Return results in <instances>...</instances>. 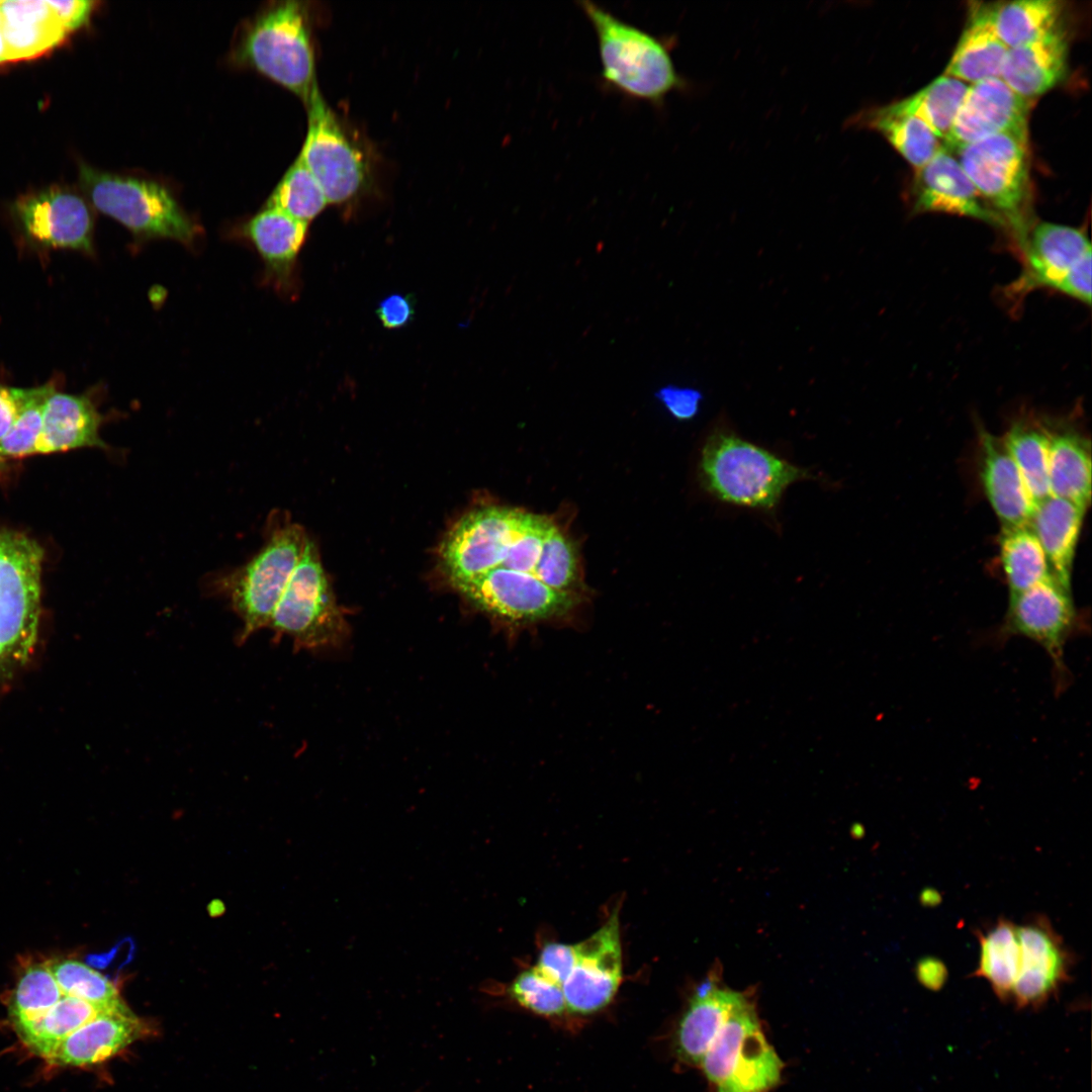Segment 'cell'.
I'll use <instances>...</instances> for the list:
<instances>
[{"label": "cell", "mask_w": 1092, "mask_h": 1092, "mask_svg": "<svg viewBox=\"0 0 1092 1092\" xmlns=\"http://www.w3.org/2000/svg\"><path fill=\"white\" fill-rule=\"evenodd\" d=\"M486 615L513 626L561 619L577 605L578 595L555 590L529 572L495 567L454 586Z\"/></svg>", "instance_id": "obj_11"}, {"label": "cell", "mask_w": 1092, "mask_h": 1092, "mask_svg": "<svg viewBox=\"0 0 1092 1092\" xmlns=\"http://www.w3.org/2000/svg\"><path fill=\"white\" fill-rule=\"evenodd\" d=\"M508 992L521 1006L543 1016H557L567 1010L562 985L536 966L521 972Z\"/></svg>", "instance_id": "obj_41"}, {"label": "cell", "mask_w": 1092, "mask_h": 1092, "mask_svg": "<svg viewBox=\"0 0 1092 1092\" xmlns=\"http://www.w3.org/2000/svg\"><path fill=\"white\" fill-rule=\"evenodd\" d=\"M977 936L980 956L974 976L987 980L1001 999L1011 997L1020 966L1018 926L1000 918Z\"/></svg>", "instance_id": "obj_33"}, {"label": "cell", "mask_w": 1092, "mask_h": 1092, "mask_svg": "<svg viewBox=\"0 0 1092 1092\" xmlns=\"http://www.w3.org/2000/svg\"><path fill=\"white\" fill-rule=\"evenodd\" d=\"M7 62L6 48L0 26V64Z\"/></svg>", "instance_id": "obj_48"}, {"label": "cell", "mask_w": 1092, "mask_h": 1092, "mask_svg": "<svg viewBox=\"0 0 1092 1092\" xmlns=\"http://www.w3.org/2000/svg\"><path fill=\"white\" fill-rule=\"evenodd\" d=\"M1086 510L1050 495L1038 503L1030 520L1053 575L1071 588V573Z\"/></svg>", "instance_id": "obj_26"}, {"label": "cell", "mask_w": 1092, "mask_h": 1092, "mask_svg": "<svg viewBox=\"0 0 1092 1092\" xmlns=\"http://www.w3.org/2000/svg\"><path fill=\"white\" fill-rule=\"evenodd\" d=\"M747 1001L736 991L719 988L708 978L695 990L675 1032L678 1059L700 1066L704 1056L733 1012Z\"/></svg>", "instance_id": "obj_21"}, {"label": "cell", "mask_w": 1092, "mask_h": 1092, "mask_svg": "<svg viewBox=\"0 0 1092 1092\" xmlns=\"http://www.w3.org/2000/svg\"><path fill=\"white\" fill-rule=\"evenodd\" d=\"M262 548L243 566L217 575L211 590L223 597L243 623L239 641L268 628L309 539L290 522L269 524Z\"/></svg>", "instance_id": "obj_4"}, {"label": "cell", "mask_w": 1092, "mask_h": 1092, "mask_svg": "<svg viewBox=\"0 0 1092 1092\" xmlns=\"http://www.w3.org/2000/svg\"><path fill=\"white\" fill-rule=\"evenodd\" d=\"M915 974L924 987L937 990L944 984L947 971L941 961L933 957H926L917 963Z\"/></svg>", "instance_id": "obj_47"}, {"label": "cell", "mask_w": 1092, "mask_h": 1092, "mask_svg": "<svg viewBox=\"0 0 1092 1092\" xmlns=\"http://www.w3.org/2000/svg\"><path fill=\"white\" fill-rule=\"evenodd\" d=\"M576 958V943L550 942L543 946L535 966L550 979L562 985L570 975Z\"/></svg>", "instance_id": "obj_42"}, {"label": "cell", "mask_w": 1092, "mask_h": 1092, "mask_svg": "<svg viewBox=\"0 0 1092 1092\" xmlns=\"http://www.w3.org/2000/svg\"><path fill=\"white\" fill-rule=\"evenodd\" d=\"M48 961L28 960L21 964L8 998V1017L13 1028L37 1020L62 998Z\"/></svg>", "instance_id": "obj_35"}, {"label": "cell", "mask_w": 1092, "mask_h": 1092, "mask_svg": "<svg viewBox=\"0 0 1092 1092\" xmlns=\"http://www.w3.org/2000/svg\"><path fill=\"white\" fill-rule=\"evenodd\" d=\"M526 512L484 507L463 516L443 540L440 564L453 587L497 567Z\"/></svg>", "instance_id": "obj_13"}, {"label": "cell", "mask_w": 1092, "mask_h": 1092, "mask_svg": "<svg viewBox=\"0 0 1092 1092\" xmlns=\"http://www.w3.org/2000/svg\"><path fill=\"white\" fill-rule=\"evenodd\" d=\"M47 961L65 995L103 1007H113L122 1002L115 985L86 964L70 958H54Z\"/></svg>", "instance_id": "obj_38"}, {"label": "cell", "mask_w": 1092, "mask_h": 1092, "mask_svg": "<svg viewBox=\"0 0 1092 1092\" xmlns=\"http://www.w3.org/2000/svg\"><path fill=\"white\" fill-rule=\"evenodd\" d=\"M705 489L721 502L769 511L785 490L811 474L737 435L718 422L707 436L700 457Z\"/></svg>", "instance_id": "obj_1"}, {"label": "cell", "mask_w": 1092, "mask_h": 1092, "mask_svg": "<svg viewBox=\"0 0 1092 1092\" xmlns=\"http://www.w3.org/2000/svg\"><path fill=\"white\" fill-rule=\"evenodd\" d=\"M989 5L994 29L1008 48L1039 39L1060 28L1064 2L1058 0H1016Z\"/></svg>", "instance_id": "obj_30"}, {"label": "cell", "mask_w": 1092, "mask_h": 1092, "mask_svg": "<svg viewBox=\"0 0 1092 1092\" xmlns=\"http://www.w3.org/2000/svg\"><path fill=\"white\" fill-rule=\"evenodd\" d=\"M1022 268L1005 286L1004 297L1016 305L1037 289H1049L1091 304V243L1083 229L1032 223L1016 249Z\"/></svg>", "instance_id": "obj_5"}, {"label": "cell", "mask_w": 1092, "mask_h": 1092, "mask_svg": "<svg viewBox=\"0 0 1092 1092\" xmlns=\"http://www.w3.org/2000/svg\"><path fill=\"white\" fill-rule=\"evenodd\" d=\"M0 26L9 62L39 57L68 33L43 0L1 1Z\"/></svg>", "instance_id": "obj_25"}, {"label": "cell", "mask_w": 1092, "mask_h": 1092, "mask_svg": "<svg viewBox=\"0 0 1092 1092\" xmlns=\"http://www.w3.org/2000/svg\"><path fill=\"white\" fill-rule=\"evenodd\" d=\"M655 396L666 411L679 421L694 419L699 413L703 399L702 393L695 388L671 384L661 387Z\"/></svg>", "instance_id": "obj_43"}, {"label": "cell", "mask_w": 1092, "mask_h": 1092, "mask_svg": "<svg viewBox=\"0 0 1092 1092\" xmlns=\"http://www.w3.org/2000/svg\"><path fill=\"white\" fill-rule=\"evenodd\" d=\"M577 4L596 33L601 75L609 87L660 105L670 92L684 86L660 39L595 2L581 0Z\"/></svg>", "instance_id": "obj_2"}, {"label": "cell", "mask_w": 1092, "mask_h": 1092, "mask_svg": "<svg viewBox=\"0 0 1092 1092\" xmlns=\"http://www.w3.org/2000/svg\"><path fill=\"white\" fill-rule=\"evenodd\" d=\"M56 17L69 33L85 25L95 8L91 0L48 1Z\"/></svg>", "instance_id": "obj_45"}, {"label": "cell", "mask_w": 1092, "mask_h": 1092, "mask_svg": "<svg viewBox=\"0 0 1092 1092\" xmlns=\"http://www.w3.org/2000/svg\"><path fill=\"white\" fill-rule=\"evenodd\" d=\"M103 417L84 395L54 392L48 399L35 454L83 447L107 448L99 435Z\"/></svg>", "instance_id": "obj_24"}, {"label": "cell", "mask_w": 1092, "mask_h": 1092, "mask_svg": "<svg viewBox=\"0 0 1092 1092\" xmlns=\"http://www.w3.org/2000/svg\"><path fill=\"white\" fill-rule=\"evenodd\" d=\"M307 230L308 223L266 206L243 228L265 264L268 280L279 291L289 293L296 284V262Z\"/></svg>", "instance_id": "obj_20"}, {"label": "cell", "mask_w": 1092, "mask_h": 1092, "mask_svg": "<svg viewBox=\"0 0 1092 1092\" xmlns=\"http://www.w3.org/2000/svg\"><path fill=\"white\" fill-rule=\"evenodd\" d=\"M968 87L969 84L943 74L913 95L892 104L897 109L920 118L944 142Z\"/></svg>", "instance_id": "obj_36"}, {"label": "cell", "mask_w": 1092, "mask_h": 1092, "mask_svg": "<svg viewBox=\"0 0 1092 1092\" xmlns=\"http://www.w3.org/2000/svg\"><path fill=\"white\" fill-rule=\"evenodd\" d=\"M1028 140L995 134L954 150L963 170L1017 249L1033 222L1029 219Z\"/></svg>", "instance_id": "obj_7"}, {"label": "cell", "mask_w": 1092, "mask_h": 1092, "mask_svg": "<svg viewBox=\"0 0 1092 1092\" xmlns=\"http://www.w3.org/2000/svg\"><path fill=\"white\" fill-rule=\"evenodd\" d=\"M851 123L878 131L916 170L925 166L943 144L920 118L892 103L856 115Z\"/></svg>", "instance_id": "obj_29"}, {"label": "cell", "mask_w": 1092, "mask_h": 1092, "mask_svg": "<svg viewBox=\"0 0 1092 1092\" xmlns=\"http://www.w3.org/2000/svg\"><path fill=\"white\" fill-rule=\"evenodd\" d=\"M150 1027L123 1003L65 1037L47 1060L51 1066L82 1068L102 1063L149 1033Z\"/></svg>", "instance_id": "obj_19"}, {"label": "cell", "mask_w": 1092, "mask_h": 1092, "mask_svg": "<svg viewBox=\"0 0 1092 1092\" xmlns=\"http://www.w3.org/2000/svg\"><path fill=\"white\" fill-rule=\"evenodd\" d=\"M975 4L945 70V75L967 84L1000 77L1008 51L994 29L989 5Z\"/></svg>", "instance_id": "obj_27"}, {"label": "cell", "mask_w": 1092, "mask_h": 1092, "mask_svg": "<svg viewBox=\"0 0 1092 1092\" xmlns=\"http://www.w3.org/2000/svg\"><path fill=\"white\" fill-rule=\"evenodd\" d=\"M913 207L919 212L957 214L1002 226L999 217L983 199L958 159L944 146L916 171Z\"/></svg>", "instance_id": "obj_18"}, {"label": "cell", "mask_w": 1092, "mask_h": 1092, "mask_svg": "<svg viewBox=\"0 0 1092 1092\" xmlns=\"http://www.w3.org/2000/svg\"><path fill=\"white\" fill-rule=\"evenodd\" d=\"M0 3H1V1H0Z\"/></svg>", "instance_id": "obj_50"}, {"label": "cell", "mask_w": 1092, "mask_h": 1092, "mask_svg": "<svg viewBox=\"0 0 1092 1092\" xmlns=\"http://www.w3.org/2000/svg\"><path fill=\"white\" fill-rule=\"evenodd\" d=\"M24 396V389L0 385V441L15 423Z\"/></svg>", "instance_id": "obj_46"}, {"label": "cell", "mask_w": 1092, "mask_h": 1092, "mask_svg": "<svg viewBox=\"0 0 1092 1092\" xmlns=\"http://www.w3.org/2000/svg\"><path fill=\"white\" fill-rule=\"evenodd\" d=\"M3 462H4V458L0 457V467L3 464Z\"/></svg>", "instance_id": "obj_49"}, {"label": "cell", "mask_w": 1092, "mask_h": 1092, "mask_svg": "<svg viewBox=\"0 0 1092 1092\" xmlns=\"http://www.w3.org/2000/svg\"><path fill=\"white\" fill-rule=\"evenodd\" d=\"M1000 554L1010 595L1023 592L1053 575L1030 525L1002 528Z\"/></svg>", "instance_id": "obj_34"}, {"label": "cell", "mask_w": 1092, "mask_h": 1092, "mask_svg": "<svg viewBox=\"0 0 1092 1092\" xmlns=\"http://www.w3.org/2000/svg\"><path fill=\"white\" fill-rule=\"evenodd\" d=\"M1029 100L1015 93L1000 77L969 85L943 146H961L999 134L1027 139Z\"/></svg>", "instance_id": "obj_15"}, {"label": "cell", "mask_w": 1092, "mask_h": 1092, "mask_svg": "<svg viewBox=\"0 0 1092 1092\" xmlns=\"http://www.w3.org/2000/svg\"><path fill=\"white\" fill-rule=\"evenodd\" d=\"M1079 625L1071 588L1052 575L1009 596L1007 613L998 634L1001 641L1021 636L1044 649L1052 661L1056 690L1062 693L1068 686L1070 673L1064 659L1065 647L1079 630Z\"/></svg>", "instance_id": "obj_10"}, {"label": "cell", "mask_w": 1092, "mask_h": 1092, "mask_svg": "<svg viewBox=\"0 0 1092 1092\" xmlns=\"http://www.w3.org/2000/svg\"><path fill=\"white\" fill-rule=\"evenodd\" d=\"M56 391L52 383L24 389L18 417L0 441V457L20 458L35 454L41 433L43 413L49 397Z\"/></svg>", "instance_id": "obj_39"}, {"label": "cell", "mask_w": 1092, "mask_h": 1092, "mask_svg": "<svg viewBox=\"0 0 1092 1092\" xmlns=\"http://www.w3.org/2000/svg\"><path fill=\"white\" fill-rule=\"evenodd\" d=\"M700 1066L717 1092H767L780 1081L783 1063L746 1001L730 1016Z\"/></svg>", "instance_id": "obj_9"}, {"label": "cell", "mask_w": 1092, "mask_h": 1092, "mask_svg": "<svg viewBox=\"0 0 1092 1092\" xmlns=\"http://www.w3.org/2000/svg\"><path fill=\"white\" fill-rule=\"evenodd\" d=\"M234 59L294 93L306 104L317 83L305 4L285 1L263 10L246 26L234 50Z\"/></svg>", "instance_id": "obj_3"}, {"label": "cell", "mask_w": 1092, "mask_h": 1092, "mask_svg": "<svg viewBox=\"0 0 1092 1092\" xmlns=\"http://www.w3.org/2000/svg\"><path fill=\"white\" fill-rule=\"evenodd\" d=\"M1020 966L1012 997L1019 1007L1045 1001L1069 978L1072 954L1044 916L1018 926Z\"/></svg>", "instance_id": "obj_17"}, {"label": "cell", "mask_w": 1092, "mask_h": 1092, "mask_svg": "<svg viewBox=\"0 0 1092 1092\" xmlns=\"http://www.w3.org/2000/svg\"><path fill=\"white\" fill-rule=\"evenodd\" d=\"M1051 495L1087 510L1091 499L1090 441L1074 430L1052 432L1049 458Z\"/></svg>", "instance_id": "obj_28"}, {"label": "cell", "mask_w": 1092, "mask_h": 1092, "mask_svg": "<svg viewBox=\"0 0 1092 1092\" xmlns=\"http://www.w3.org/2000/svg\"><path fill=\"white\" fill-rule=\"evenodd\" d=\"M328 204L320 184L297 157L270 194L265 206L308 223Z\"/></svg>", "instance_id": "obj_37"}, {"label": "cell", "mask_w": 1092, "mask_h": 1092, "mask_svg": "<svg viewBox=\"0 0 1092 1092\" xmlns=\"http://www.w3.org/2000/svg\"><path fill=\"white\" fill-rule=\"evenodd\" d=\"M536 575L555 590L578 595L580 581L576 550L573 542L557 525L543 543Z\"/></svg>", "instance_id": "obj_40"}, {"label": "cell", "mask_w": 1092, "mask_h": 1092, "mask_svg": "<svg viewBox=\"0 0 1092 1092\" xmlns=\"http://www.w3.org/2000/svg\"><path fill=\"white\" fill-rule=\"evenodd\" d=\"M376 314L384 328L388 330L401 329L411 324L414 318V299L405 294H390L379 302Z\"/></svg>", "instance_id": "obj_44"}, {"label": "cell", "mask_w": 1092, "mask_h": 1092, "mask_svg": "<svg viewBox=\"0 0 1092 1092\" xmlns=\"http://www.w3.org/2000/svg\"><path fill=\"white\" fill-rule=\"evenodd\" d=\"M981 480L1002 528L1029 525L1035 504L1002 439L981 432Z\"/></svg>", "instance_id": "obj_22"}, {"label": "cell", "mask_w": 1092, "mask_h": 1092, "mask_svg": "<svg viewBox=\"0 0 1092 1092\" xmlns=\"http://www.w3.org/2000/svg\"><path fill=\"white\" fill-rule=\"evenodd\" d=\"M103 1007L65 995L37 1020L15 1028L22 1044L33 1055L48 1060L61 1041L97 1015L120 1005Z\"/></svg>", "instance_id": "obj_31"}, {"label": "cell", "mask_w": 1092, "mask_h": 1092, "mask_svg": "<svg viewBox=\"0 0 1092 1092\" xmlns=\"http://www.w3.org/2000/svg\"><path fill=\"white\" fill-rule=\"evenodd\" d=\"M576 945V962L562 989L567 1011L590 1014L614 999L623 979L619 909Z\"/></svg>", "instance_id": "obj_14"}, {"label": "cell", "mask_w": 1092, "mask_h": 1092, "mask_svg": "<svg viewBox=\"0 0 1092 1092\" xmlns=\"http://www.w3.org/2000/svg\"><path fill=\"white\" fill-rule=\"evenodd\" d=\"M305 105L307 131L298 158L315 178L329 203L350 201L368 178L363 155L346 135L318 87Z\"/></svg>", "instance_id": "obj_12"}, {"label": "cell", "mask_w": 1092, "mask_h": 1092, "mask_svg": "<svg viewBox=\"0 0 1092 1092\" xmlns=\"http://www.w3.org/2000/svg\"><path fill=\"white\" fill-rule=\"evenodd\" d=\"M1067 68L1068 40L1060 28L1034 41L1008 49L1000 78L1029 100L1057 86L1065 78Z\"/></svg>", "instance_id": "obj_23"}, {"label": "cell", "mask_w": 1092, "mask_h": 1092, "mask_svg": "<svg viewBox=\"0 0 1092 1092\" xmlns=\"http://www.w3.org/2000/svg\"><path fill=\"white\" fill-rule=\"evenodd\" d=\"M268 629L277 636H288L297 647L306 649L339 644L347 635V622L310 538Z\"/></svg>", "instance_id": "obj_8"}, {"label": "cell", "mask_w": 1092, "mask_h": 1092, "mask_svg": "<svg viewBox=\"0 0 1092 1092\" xmlns=\"http://www.w3.org/2000/svg\"><path fill=\"white\" fill-rule=\"evenodd\" d=\"M1052 431L1034 419H1021L1011 425L1003 444L1018 467L1035 504L1051 495L1049 458Z\"/></svg>", "instance_id": "obj_32"}, {"label": "cell", "mask_w": 1092, "mask_h": 1092, "mask_svg": "<svg viewBox=\"0 0 1092 1092\" xmlns=\"http://www.w3.org/2000/svg\"><path fill=\"white\" fill-rule=\"evenodd\" d=\"M80 182L91 203L138 239H169L191 245L198 226L172 193L149 179L97 171L83 165Z\"/></svg>", "instance_id": "obj_6"}, {"label": "cell", "mask_w": 1092, "mask_h": 1092, "mask_svg": "<svg viewBox=\"0 0 1092 1092\" xmlns=\"http://www.w3.org/2000/svg\"><path fill=\"white\" fill-rule=\"evenodd\" d=\"M15 212L25 234L55 249L92 251L93 216L76 193L52 188L21 197Z\"/></svg>", "instance_id": "obj_16"}]
</instances>
